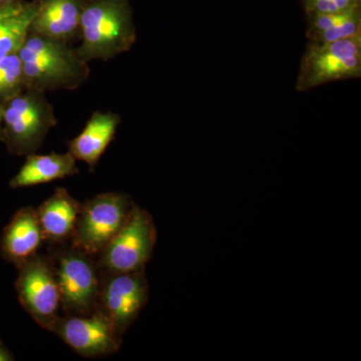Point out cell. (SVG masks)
<instances>
[{"mask_svg":"<svg viewBox=\"0 0 361 361\" xmlns=\"http://www.w3.org/2000/svg\"><path fill=\"white\" fill-rule=\"evenodd\" d=\"M18 56L28 89L44 92L75 90L90 75L89 63L71 44L35 33H28Z\"/></svg>","mask_w":361,"mask_h":361,"instance_id":"6da1fadb","label":"cell"},{"mask_svg":"<svg viewBox=\"0 0 361 361\" xmlns=\"http://www.w3.org/2000/svg\"><path fill=\"white\" fill-rule=\"evenodd\" d=\"M137 30L129 0H89L80 18V45L84 61H108L129 51Z\"/></svg>","mask_w":361,"mask_h":361,"instance_id":"7a4b0ae2","label":"cell"},{"mask_svg":"<svg viewBox=\"0 0 361 361\" xmlns=\"http://www.w3.org/2000/svg\"><path fill=\"white\" fill-rule=\"evenodd\" d=\"M45 94L26 87L4 103L0 141L11 155L26 157L37 153L49 130L58 125Z\"/></svg>","mask_w":361,"mask_h":361,"instance_id":"3957f363","label":"cell"},{"mask_svg":"<svg viewBox=\"0 0 361 361\" xmlns=\"http://www.w3.org/2000/svg\"><path fill=\"white\" fill-rule=\"evenodd\" d=\"M361 75V35L331 42H308L295 85L307 92L337 80Z\"/></svg>","mask_w":361,"mask_h":361,"instance_id":"277c9868","label":"cell"},{"mask_svg":"<svg viewBox=\"0 0 361 361\" xmlns=\"http://www.w3.org/2000/svg\"><path fill=\"white\" fill-rule=\"evenodd\" d=\"M135 204L129 195H97L80 207L71 245L87 255L101 254L129 217Z\"/></svg>","mask_w":361,"mask_h":361,"instance_id":"5b68a950","label":"cell"},{"mask_svg":"<svg viewBox=\"0 0 361 361\" xmlns=\"http://www.w3.org/2000/svg\"><path fill=\"white\" fill-rule=\"evenodd\" d=\"M157 243V229L148 211L134 205L129 217L102 253L101 266L110 274L145 269Z\"/></svg>","mask_w":361,"mask_h":361,"instance_id":"8992f818","label":"cell"},{"mask_svg":"<svg viewBox=\"0 0 361 361\" xmlns=\"http://www.w3.org/2000/svg\"><path fill=\"white\" fill-rule=\"evenodd\" d=\"M18 268L16 287L21 305L42 329L54 332L61 308L54 266L47 259L35 256Z\"/></svg>","mask_w":361,"mask_h":361,"instance_id":"52a82bcc","label":"cell"},{"mask_svg":"<svg viewBox=\"0 0 361 361\" xmlns=\"http://www.w3.org/2000/svg\"><path fill=\"white\" fill-rule=\"evenodd\" d=\"M54 268L61 307L78 315L97 310L101 284L90 255L73 248L61 254Z\"/></svg>","mask_w":361,"mask_h":361,"instance_id":"ba28073f","label":"cell"},{"mask_svg":"<svg viewBox=\"0 0 361 361\" xmlns=\"http://www.w3.org/2000/svg\"><path fill=\"white\" fill-rule=\"evenodd\" d=\"M149 298V285L145 269L115 273L101 286L99 310L121 336L135 322Z\"/></svg>","mask_w":361,"mask_h":361,"instance_id":"9c48e42d","label":"cell"},{"mask_svg":"<svg viewBox=\"0 0 361 361\" xmlns=\"http://www.w3.org/2000/svg\"><path fill=\"white\" fill-rule=\"evenodd\" d=\"M54 332L85 357L113 355L120 348L122 337L99 310L59 318Z\"/></svg>","mask_w":361,"mask_h":361,"instance_id":"30bf717a","label":"cell"},{"mask_svg":"<svg viewBox=\"0 0 361 361\" xmlns=\"http://www.w3.org/2000/svg\"><path fill=\"white\" fill-rule=\"evenodd\" d=\"M89 0H35L30 32L73 44L80 42V18Z\"/></svg>","mask_w":361,"mask_h":361,"instance_id":"8fae6325","label":"cell"},{"mask_svg":"<svg viewBox=\"0 0 361 361\" xmlns=\"http://www.w3.org/2000/svg\"><path fill=\"white\" fill-rule=\"evenodd\" d=\"M122 118L113 111H94L77 137L68 141V152L94 172L106 149L115 139Z\"/></svg>","mask_w":361,"mask_h":361,"instance_id":"7c38bea8","label":"cell"},{"mask_svg":"<svg viewBox=\"0 0 361 361\" xmlns=\"http://www.w3.org/2000/svg\"><path fill=\"white\" fill-rule=\"evenodd\" d=\"M44 239L37 209L25 207L14 214L4 229L1 238V252L9 261L20 267L37 256Z\"/></svg>","mask_w":361,"mask_h":361,"instance_id":"4fadbf2b","label":"cell"},{"mask_svg":"<svg viewBox=\"0 0 361 361\" xmlns=\"http://www.w3.org/2000/svg\"><path fill=\"white\" fill-rule=\"evenodd\" d=\"M82 204L65 188H56L54 193L37 209L44 239L66 241L71 238L77 225Z\"/></svg>","mask_w":361,"mask_h":361,"instance_id":"5bb4252c","label":"cell"},{"mask_svg":"<svg viewBox=\"0 0 361 361\" xmlns=\"http://www.w3.org/2000/svg\"><path fill=\"white\" fill-rule=\"evenodd\" d=\"M80 172L77 160L70 152L65 154L52 153L26 156L25 164L9 182L11 189L37 186L56 180L71 177Z\"/></svg>","mask_w":361,"mask_h":361,"instance_id":"9a60e30c","label":"cell"},{"mask_svg":"<svg viewBox=\"0 0 361 361\" xmlns=\"http://www.w3.org/2000/svg\"><path fill=\"white\" fill-rule=\"evenodd\" d=\"M35 13V0H11L0 4V59L20 51Z\"/></svg>","mask_w":361,"mask_h":361,"instance_id":"2e32d148","label":"cell"},{"mask_svg":"<svg viewBox=\"0 0 361 361\" xmlns=\"http://www.w3.org/2000/svg\"><path fill=\"white\" fill-rule=\"evenodd\" d=\"M310 42H331L361 35V6L334 13H308Z\"/></svg>","mask_w":361,"mask_h":361,"instance_id":"e0dca14e","label":"cell"},{"mask_svg":"<svg viewBox=\"0 0 361 361\" xmlns=\"http://www.w3.org/2000/svg\"><path fill=\"white\" fill-rule=\"evenodd\" d=\"M25 89V73L18 52L0 59V101L6 103Z\"/></svg>","mask_w":361,"mask_h":361,"instance_id":"ac0fdd59","label":"cell"},{"mask_svg":"<svg viewBox=\"0 0 361 361\" xmlns=\"http://www.w3.org/2000/svg\"><path fill=\"white\" fill-rule=\"evenodd\" d=\"M305 13H334L361 6V0H300Z\"/></svg>","mask_w":361,"mask_h":361,"instance_id":"d6986e66","label":"cell"},{"mask_svg":"<svg viewBox=\"0 0 361 361\" xmlns=\"http://www.w3.org/2000/svg\"><path fill=\"white\" fill-rule=\"evenodd\" d=\"M13 360V355L9 353V351L4 348L1 341H0V361H11Z\"/></svg>","mask_w":361,"mask_h":361,"instance_id":"ffe728a7","label":"cell"},{"mask_svg":"<svg viewBox=\"0 0 361 361\" xmlns=\"http://www.w3.org/2000/svg\"><path fill=\"white\" fill-rule=\"evenodd\" d=\"M2 120H4V103L0 101V137L2 132Z\"/></svg>","mask_w":361,"mask_h":361,"instance_id":"44dd1931","label":"cell"},{"mask_svg":"<svg viewBox=\"0 0 361 361\" xmlns=\"http://www.w3.org/2000/svg\"><path fill=\"white\" fill-rule=\"evenodd\" d=\"M11 1V0H0V4H4V2Z\"/></svg>","mask_w":361,"mask_h":361,"instance_id":"7402d4cb","label":"cell"}]
</instances>
